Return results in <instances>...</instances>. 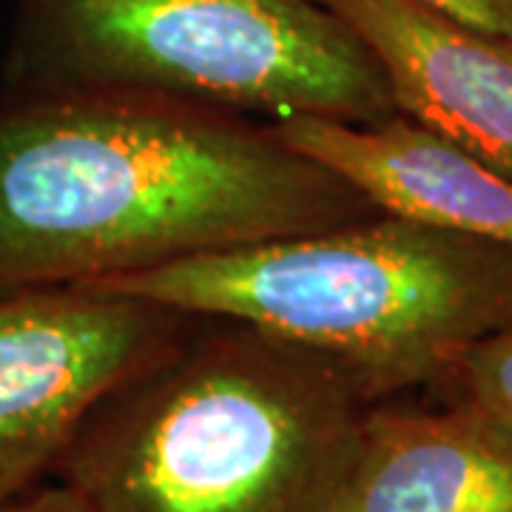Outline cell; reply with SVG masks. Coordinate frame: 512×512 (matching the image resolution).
I'll return each mask as SVG.
<instances>
[{"mask_svg": "<svg viewBox=\"0 0 512 512\" xmlns=\"http://www.w3.org/2000/svg\"><path fill=\"white\" fill-rule=\"evenodd\" d=\"M373 211L248 114L126 92L0 103V293L103 285Z\"/></svg>", "mask_w": 512, "mask_h": 512, "instance_id": "6da1fadb", "label": "cell"}, {"mask_svg": "<svg viewBox=\"0 0 512 512\" xmlns=\"http://www.w3.org/2000/svg\"><path fill=\"white\" fill-rule=\"evenodd\" d=\"M365 413L328 359L191 316L94 407L55 476L92 512H336Z\"/></svg>", "mask_w": 512, "mask_h": 512, "instance_id": "7a4b0ae2", "label": "cell"}, {"mask_svg": "<svg viewBox=\"0 0 512 512\" xmlns=\"http://www.w3.org/2000/svg\"><path fill=\"white\" fill-rule=\"evenodd\" d=\"M100 288L291 342L370 404L453 379L478 342L512 325V248L373 211Z\"/></svg>", "mask_w": 512, "mask_h": 512, "instance_id": "3957f363", "label": "cell"}, {"mask_svg": "<svg viewBox=\"0 0 512 512\" xmlns=\"http://www.w3.org/2000/svg\"><path fill=\"white\" fill-rule=\"evenodd\" d=\"M9 97L126 92L276 120L396 117L376 57L319 0H18Z\"/></svg>", "mask_w": 512, "mask_h": 512, "instance_id": "277c9868", "label": "cell"}, {"mask_svg": "<svg viewBox=\"0 0 512 512\" xmlns=\"http://www.w3.org/2000/svg\"><path fill=\"white\" fill-rule=\"evenodd\" d=\"M188 319L100 285L0 293V498L55 473L94 407Z\"/></svg>", "mask_w": 512, "mask_h": 512, "instance_id": "5b68a950", "label": "cell"}, {"mask_svg": "<svg viewBox=\"0 0 512 512\" xmlns=\"http://www.w3.org/2000/svg\"><path fill=\"white\" fill-rule=\"evenodd\" d=\"M382 69L402 117L512 177V43L413 0H319Z\"/></svg>", "mask_w": 512, "mask_h": 512, "instance_id": "8992f818", "label": "cell"}, {"mask_svg": "<svg viewBox=\"0 0 512 512\" xmlns=\"http://www.w3.org/2000/svg\"><path fill=\"white\" fill-rule=\"evenodd\" d=\"M271 126L376 211L512 248V177L410 117L370 126L293 117Z\"/></svg>", "mask_w": 512, "mask_h": 512, "instance_id": "52a82bcc", "label": "cell"}, {"mask_svg": "<svg viewBox=\"0 0 512 512\" xmlns=\"http://www.w3.org/2000/svg\"><path fill=\"white\" fill-rule=\"evenodd\" d=\"M336 512H512V439L461 402L367 407Z\"/></svg>", "mask_w": 512, "mask_h": 512, "instance_id": "ba28073f", "label": "cell"}, {"mask_svg": "<svg viewBox=\"0 0 512 512\" xmlns=\"http://www.w3.org/2000/svg\"><path fill=\"white\" fill-rule=\"evenodd\" d=\"M453 379L461 390V404L512 439V325L478 342Z\"/></svg>", "mask_w": 512, "mask_h": 512, "instance_id": "9c48e42d", "label": "cell"}, {"mask_svg": "<svg viewBox=\"0 0 512 512\" xmlns=\"http://www.w3.org/2000/svg\"><path fill=\"white\" fill-rule=\"evenodd\" d=\"M481 35L512 43V0H413Z\"/></svg>", "mask_w": 512, "mask_h": 512, "instance_id": "30bf717a", "label": "cell"}, {"mask_svg": "<svg viewBox=\"0 0 512 512\" xmlns=\"http://www.w3.org/2000/svg\"><path fill=\"white\" fill-rule=\"evenodd\" d=\"M0 512H92L89 504L66 484H37L26 493L0 498Z\"/></svg>", "mask_w": 512, "mask_h": 512, "instance_id": "8fae6325", "label": "cell"}]
</instances>
